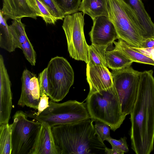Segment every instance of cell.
Returning a JSON list of instances; mask_svg holds the SVG:
<instances>
[{"instance_id": "6da1fadb", "label": "cell", "mask_w": 154, "mask_h": 154, "mask_svg": "<svg viewBox=\"0 0 154 154\" xmlns=\"http://www.w3.org/2000/svg\"><path fill=\"white\" fill-rule=\"evenodd\" d=\"M150 70L141 72L138 95L130 113L131 148L137 154H149L154 144V78Z\"/></svg>"}, {"instance_id": "7a4b0ae2", "label": "cell", "mask_w": 154, "mask_h": 154, "mask_svg": "<svg viewBox=\"0 0 154 154\" xmlns=\"http://www.w3.org/2000/svg\"><path fill=\"white\" fill-rule=\"evenodd\" d=\"M91 118L51 127L59 154L105 153L106 147L96 132Z\"/></svg>"}, {"instance_id": "3957f363", "label": "cell", "mask_w": 154, "mask_h": 154, "mask_svg": "<svg viewBox=\"0 0 154 154\" xmlns=\"http://www.w3.org/2000/svg\"><path fill=\"white\" fill-rule=\"evenodd\" d=\"M108 18L114 25L118 39L140 48L143 31L134 9L123 0H108Z\"/></svg>"}, {"instance_id": "277c9868", "label": "cell", "mask_w": 154, "mask_h": 154, "mask_svg": "<svg viewBox=\"0 0 154 154\" xmlns=\"http://www.w3.org/2000/svg\"><path fill=\"white\" fill-rule=\"evenodd\" d=\"M86 104L92 120L109 125L114 131L120 127L127 116L122 112L114 86L106 90L88 94Z\"/></svg>"}, {"instance_id": "5b68a950", "label": "cell", "mask_w": 154, "mask_h": 154, "mask_svg": "<svg viewBox=\"0 0 154 154\" xmlns=\"http://www.w3.org/2000/svg\"><path fill=\"white\" fill-rule=\"evenodd\" d=\"M27 116L40 122H45L51 127L79 122L91 118L86 103L69 100L58 103L51 100L49 106L38 115L32 111L26 112Z\"/></svg>"}, {"instance_id": "8992f818", "label": "cell", "mask_w": 154, "mask_h": 154, "mask_svg": "<svg viewBox=\"0 0 154 154\" xmlns=\"http://www.w3.org/2000/svg\"><path fill=\"white\" fill-rule=\"evenodd\" d=\"M46 68L49 98L59 102L66 97L73 84V69L66 59L58 56L52 58Z\"/></svg>"}, {"instance_id": "52a82bcc", "label": "cell", "mask_w": 154, "mask_h": 154, "mask_svg": "<svg viewBox=\"0 0 154 154\" xmlns=\"http://www.w3.org/2000/svg\"><path fill=\"white\" fill-rule=\"evenodd\" d=\"M23 111H17L11 124V154H31L39 131L41 123L30 121Z\"/></svg>"}, {"instance_id": "ba28073f", "label": "cell", "mask_w": 154, "mask_h": 154, "mask_svg": "<svg viewBox=\"0 0 154 154\" xmlns=\"http://www.w3.org/2000/svg\"><path fill=\"white\" fill-rule=\"evenodd\" d=\"M84 14L77 12L65 16L62 27L66 36L68 50L70 57L88 63L89 45L85 38Z\"/></svg>"}, {"instance_id": "9c48e42d", "label": "cell", "mask_w": 154, "mask_h": 154, "mask_svg": "<svg viewBox=\"0 0 154 154\" xmlns=\"http://www.w3.org/2000/svg\"><path fill=\"white\" fill-rule=\"evenodd\" d=\"M141 72L130 66L111 72L122 112L127 116L130 114L137 99Z\"/></svg>"}, {"instance_id": "30bf717a", "label": "cell", "mask_w": 154, "mask_h": 154, "mask_svg": "<svg viewBox=\"0 0 154 154\" xmlns=\"http://www.w3.org/2000/svg\"><path fill=\"white\" fill-rule=\"evenodd\" d=\"M91 44L108 48L118 39L115 26L108 17L102 16L93 20L89 33Z\"/></svg>"}, {"instance_id": "8fae6325", "label": "cell", "mask_w": 154, "mask_h": 154, "mask_svg": "<svg viewBox=\"0 0 154 154\" xmlns=\"http://www.w3.org/2000/svg\"><path fill=\"white\" fill-rule=\"evenodd\" d=\"M11 83L2 55L0 54V125L8 123L12 108Z\"/></svg>"}, {"instance_id": "7c38bea8", "label": "cell", "mask_w": 154, "mask_h": 154, "mask_svg": "<svg viewBox=\"0 0 154 154\" xmlns=\"http://www.w3.org/2000/svg\"><path fill=\"white\" fill-rule=\"evenodd\" d=\"M86 79L90 88L88 94L106 90L113 86L112 74L107 67L87 63Z\"/></svg>"}, {"instance_id": "4fadbf2b", "label": "cell", "mask_w": 154, "mask_h": 154, "mask_svg": "<svg viewBox=\"0 0 154 154\" xmlns=\"http://www.w3.org/2000/svg\"><path fill=\"white\" fill-rule=\"evenodd\" d=\"M3 7L0 11L6 18L13 20L25 17L36 19L37 14L28 0H3Z\"/></svg>"}, {"instance_id": "5bb4252c", "label": "cell", "mask_w": 154, "mask_h": 154, "mask_svg": "<svg viewBox=\"0 0 154 154\" xmlns=\"http://www.w3.org/2000/svg\"><path fill=\"white\" fill-rule=\"evenodd\" d=\"M31 154H59L51 127L46 122L41 123L40 128Z\"/></svg>"}, {"instance_id": "9a60e30c", "label": "cell", "mask_w": 154, "mask_h": 154, "mask_svg": "<svg viewBox=\"0 0 154 154\" xmlns=\"http://www.w3.org/2000/svg\"><path fill=\"white\" fill-rule=\"evenodd\" d=\"M129 4L137 14L143 31V41L154 38V23L147 11L142 0H123Z\"/></svg>"}, {"instance_id": "2e32d148", "label": "cell", "mask_w": 154, "mask_h": 154, "mask_svg": "<svg viewBox=\"0 0 154 154\" xmlns=\"http://www.w3.org/2000/svg\"><path fill=\"white\" fill-rule=\"evenodd\" d=\"M108 0H82L79 11L89 15L94 20L100 16L108 17Z\"/></svg>"}, {"instance_id": "e0dca14e", "label": "cell", "mask_w": 154, "mask_h": 154, "mask_svg": "<svg viewBox=\"0 0 154 154\" xmlns=\"http://www.w3.org/2000/svg\"><path fill=\"white\" fill-rule=\"evenodd\" d=\"M114 49L125 55L133 62L154 66V60L146 56L133 49L131 46L125 41L118 39L117 42L114 41Z\"/></svg>"}, {"instance_id": "ac0fdd59", "label": "cell", "mask_w": 154, "mask_h": 154, "mask_svg": "<svg viewBox=\"0 0 154 154\" xmlns=\"http://www.w3.org/2000/svg\"><path fill=\"white\" fill-rule=\"evenodd\" d=\"M105 58L107 67L112 71L118 70L130 66L133 62L114 48L106 51Z\"/></svg>"}, {"instance_id": "d6986e66", "label": "cell", "mask_w": 154, "mask_h": 154, "mask_svg": "<svg viewBox=\"0 0 154 154\" xmlns=\"http://www.w3.org/2000/svg\"><path fill=\"white\" fill-rule=\"evenodd\" d=\"M0 18V47L9 52H13L16 48L10 26L1 11Z\"/></svg>"}, {"instance_id": "ffe728a7", "label": "cell", "mask_w": 154, "mask_h": 154, "mask_svg": "<svg viewBox=\"0 0 154 154\" xmlns=\"http://www.w3.org/2000/svg\"><path fill=\"white\" fill-rule=\"evenodd\" d=\"M9 26L15 48L21 49L22 44L28 38L24 24L22 22L21 19L13 20Z\"/></svg>"}, {"instance_id": "44dd1931", "label": "cell", "mask_w": 154, "mask_h": 154, "mask_svg": "<svg viewBox=\"0 0 154 154\" xmlns=\"http://www.w3.org/2000/svg\"><path fill=\"white\" fill-rule=\"evenodd\" d=\"M107 48L92 44L89 45V60L88 64L107 67L105 53Z\"/></svg>"}, {"instance_id": "7402d4cb", "label": "cell", "mask_w": 154, "mask_h": 154, "mask_svg": "<svg viewBox=\"0 0 154 154\" xmlns=\"http://www.w3.org/2000/svg\"><path fill=\"white\" fill-rule=\"evenodd\" d=\"M11 129L8 123L0 125V154H11Z\"/></svg>"}, {"instance_id": "603a6c76", "label": "cell", "mask_w": 154, "mask_h": 154, "mask_svg": "<svg viewBox=\"0 0 154 154\" xmlns=\"http://www.w3.org/2000/svg\"><path fill=\"white\" fill-rule=\"evenodd\" d=\"M29 3L37 14L46 24H54L57 20L48 8L40 0H28Z\"/></svg>"}, {"instance_id": "cb8c5ba5", "label": "cell", "mask_w": 154, "mask_h": 154, "mask_svg": "<svg viewBox=\"0 0 154 154\" xmlns=\"http://www.w3.org/2000/svg\"><path fill=\"white\" fill-rule=\"evenodd\" d=\"M65 16L79 11L82 0H54Z\"/></svg>"}, {"instance_id": "d4e9b609", "label": "cell", "mask_w": 154, "mask_h": 154, "mask_svg": "<svg viewBox=\"0 0 154 154\" xmlns=\"http://www.w3.org/2000/svg\"><path fill=\"white\" fill-rule=\"evenodd\" d=\"M20 49L22 50L25 57L30 64L32 66H35L36 62V53L28 38L22 44Z\"/></svg>"}, {"instance_id": "484cf974", "label": "cell", "mask_w": 154, "mask_h": 154, "mask_svg": "<svg viewBox=\"0 0 154 154\" xmlns=\"http://www.w3.org/2000/svg\"><path fill=\"white\" fill-rule=\"evenodd\" d=\"M57 20H63L65 16L54 0H40Z\"/></svg>"}, {"instance_id": "4316f807", "label": "cell", "mask_w": 154, "mask_h": 154, "mask_svg": "<svg viewBox=\"0 0 154 154\" xmlns=\"http://www.w3.org/2000/svg\"><path fill=\"white\" fill-rule=\"evenodd\" d=\"M94 125L96 131L103 142L110 137L111 127L108 125L98 121H95Z\"/></svg>"}, {"instance_id": "83f0119b", "label": "cell", "mask_w": 154, "mask_h": 154, "mask_svg": "<svg viewBox=\"0 0 154 154\" xmlns=\"http://www.w3.org/2000/svg\"><path fill=\"white\" fill-rule=\"evenodd\" d=\"M38 78L40 96L45 94L49 97L47 68L39 74Z\"/></svg>"}, {"instance_id": "f1b7e54d", "label": "cell", "mask_w": 154, "mask_h": 154, "mask_svg": "<svg viewBox=\"0 0 154 154\" xmlns=\"http://www.w3.org/2000/svg\"><path fill=\"white\" fill-rule=\"evenodd\" d=\"M126 140L127 138L125 137H121L119 140H117L114 139L110 137L106 140L109 142L111 146H115L125 153H126L129 151Z\"/></svg>"}, {"instance_id": "f546056e", "label": "cell", "mask_w": 154, "mask_h": 154, "mask_svg": "<svg viewBox=\"0 0 154 154\" xmlns=\"http://www.w3.org/2000/svg\"><path fill=\"white\" fill-rule=\"evenodd\" d=\"M49 97L45 94H44L41 96L37 111L35 112L31 110L32 112L36 115H39L49 106Z\"/></svg>"}, {"instance_id": "4dcf8cb0", "label": "cell", "mask_w": 154, "mask_h": 154, "mask_svg": "<svg viewBox=\"0 0 154 154\" xmlns=\"http://www.w3.org/2000/svg\"><path fill=\"white\" fill-rule=\"evenodd\" d=\"M131 46L133 49L147 56L154 60V47L143 48Z\"/></svg>"}, {"instance_id": "1f68e13d", "label": "cell", "mask_w": 154, "mask_h": 154, "mask_svg": "<svg viewBox=\"0 0 154 154\" xmlns=\"http://www.w3.org/2000/svg\"><path fill=\"white\" fill-rule=\"evenodd\" d=\"M112 149L106 147L105 151L106 154H123L125 153L124 152L115 146H112Z\"/></svg>"}, {"instance_id": "d6a6232c", "label": "cell", "mask_w": 154, "mask_h": 154, "mask_svg": "<svg viewBox=\"0 0 154 154\" xmlns=\"http://www.w3.org/2000/svg\"><path fill=\"white\" fill-rule=\"evenodd\" d=\"M153 47H154V38H151L143 41L140 48H147Z\"/></svg>"}]
</instances>
